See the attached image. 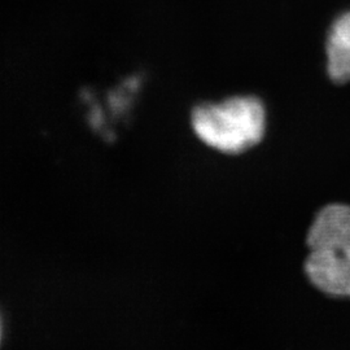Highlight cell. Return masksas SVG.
<instances>
[{
  "label": "cell",
  "instance_id": "1",
  "mask_svg": "<svg viewBox=\"0 0 350 350\" xmlns=\"http://www.w3.org/2000/svg\"><path fill=\"white\" fill-rule=\"evenodd\" d=\"M305 274L327 296L350 299V206L329 204L308 231Z\"/></svg>",
  "mask_w": 350,
  "mask_h": 350
},
{
  "label": "cell",
  "instance_id": "2",
  "mask_svg": "<svg viewBox=\"0 0 350 350\" xmlns=\"http://www.w3.org/2000/svg\"><path fill=\"white\" fill-rule=\"evenodd\" d=\"M192 127L208 147L238 154L262 140L265 107L254 96H234L218 104H201L192 112Z\"/></svg>",
  "mask_w": 350,
  "mask_h": 350
},
{
  "label": "cell",
  "instance_id": "3",
  "mask_svg": "<svg viewBox=\"0 0 350 350\" xmlns=\"http://www.w3.org/2000/svg\"><path fill=\"white\" fill-rule=\"evenodd\" d=\"M327 72L335 83L350 82V10L332 23L327 36Z\"/></svg>",
  "mask_w": 350,
  "mask_h": 350
}]
</instances>
